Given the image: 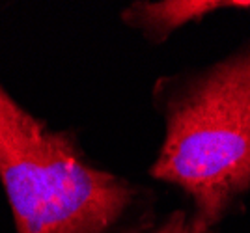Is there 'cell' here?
<instances>
[{"instance_id": "cell-1", "label": "cell", "mask_w": 250, "mask_h": 233, "mask_svg": "<svg viewBox=\"0 0 250 233\" xmlns=\"http://www.w3.org/2000/svg\"><path fill=\"white\" fill-rule=\"evenodd\" d=\"M163 142L147 174L188 200L196 232L219 230L250 196V36L208 65L157 77Z\"/></svg>"}, {"instance_id": "cell-4", "label": "cell", "mask_w": 250, "mask_h": 233, "mask_svg": "<svg viewBox=\"0 0 250 233\" xmlns=\"http://www.w3.org/2000/svg\"><path fill=\"white\" fill-rule=\"evenodd\" d=\"M146 233H220L219 230H209V232H196L190 222V211L185 209H174L161 216L157 224Z\"/></svg>"}, {"instance_id": "cell-2", "label": "cell", "mask_w": 250, "mask_h": 233, "mask_svg": "<svg viewBox=\"0 0 250 233\" xmlns=\"http://www.w3.org/2000/svg\"><path fill=\"white\" fill-rule=\"evenodd\" d=\"M0 187L15 233H146L153 187L101 166L75 129H54L0 80Z\"/></svg>"}, {"instance_id": "cell-3", "label": "cell", "mask_w": 250, "mask_h": 233, "mask_svg": "<svg viewBox=\"0 0 250 233\" xmlns=\"http://www.w3.org/2000/svg\"><path fill=\"white\" fill-rule=\"evenodd\" d=\"M247 11L250 0H135L120 11V21L159 47L192 22H202L217 11Z\"/></svg>"}]
</instances>
